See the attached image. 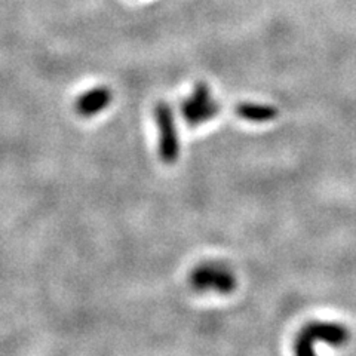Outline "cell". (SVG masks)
Masks as SVG:
<instances>
[{
    "label": "cell",
    "mask_w": 356,
    "mask_h": 356,
    "mask_svg": "<svg viewBox=\"0 0 356 356\" xmlns=\"http://www.w3.org/2000/svg\"><path fill=\"white\" fill-rule=\"evenodd\" d=\"M191 285L196 291L229 294L236 288V277L227 266L220 263L200 264L192 272Z\"/></svg>",
    "instance_id": "cell-1"
},
{
    "label": "cell",
    "mask_w": 356,
    "mask_h": 356,
    "mask_svg": "<svg viewBox=\"0 0 356 356\" xmlns=\"http://www.w3.org/2000/svg\"><path fill=\"white\" fill-rule=\"evenodd\" d=\"M154 120L159 129V156L162 162L174 163L180 156V137H178L174 111L168 103H158L154 107Z\"/></svg>",
    "instance_id": "cell-2"
},
{
    "label": "cell",
    "mask_w": 356,
    "mask_h": 356,
    "mask_svg": "<svg viewBox=\"0 0 356 356\" xmlns=\"http://www.w3.org/2000/svg\"><path fill=\"white\" fill-rule=\"evenodd\" d=\"M220 113V104L211 98L209 86L205 82H199L193 92L181 104V115L184 122L191 127L207 124Z\"/></svg>",
    "instance_id": "cell-3"
},
{
    "label": "cell",
    "mask_w": 356,
    "mask_h": 356,
    "mask_svg": "<svg viewBox=\"0 0 356 356\" xmlns=\"http://www.w3.org/2000/svg\"><path fill=\"white\" fill-rule=\"evenodd\" d=\"M324 340L328 343H339L343 340V331L336 325L314 324L306 327L296 340V352L306 355L314 352V341Z\"/></svg>",
    "instance_id": "cell-4"
},
{
    "label": "cell",
    "mask_w": 356,
    "mask_h": 356,
    "mask_svg": "<svg viewBox=\"0 0 356 356\" xmlns=\"http://www.w3.org/2000/svg\"><path fill=\"white\" fill-rule=\"evenodd\" d=\"M113 99V94L106 86L92 88L76 99V111L82 118H91L107 108Z\"/></svg>",
    "instance_id": "cell-5"
},
{
    "label": "cell",
    "mask_w": 356,
    "mask_h": 356,
    "mask_svg": "<svg viewBox=\"0 0 356 356\" xmlns=\"http://www.w3.org/2000/svg\"><path fill=\"white\" fill-rule=\"evenodd\" d=\"M236 115L248 122H255V124H264V122H270L276 119L277 108L267 104H257V103H242L235 108Z\"/></svg>",
    "instance_id": "cell-6"
}]
</instances>
